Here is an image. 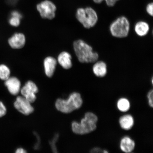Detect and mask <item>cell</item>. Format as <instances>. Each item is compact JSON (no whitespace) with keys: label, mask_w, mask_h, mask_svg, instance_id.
<instances>
[{"label":"cell","mask_w":153,"mask_h":153,"mask_svg":"<svg viewBox=\"0 0 153 153\" xmlns=\"http://www.w3.org/2000/svg\"><path fill=\"white\" fill-rule=\"evenodd\" d=\"M73 46L74 52L80 62L93 63L98 60V53L93 52L92 48L83 40L79 39L74 41Z\"/></svg>","instance_id":"1"},{"label":"cell","mask_w":153,"mask_h":153,"mask_svg":"<svg viewBox=\"0 0 153 153\" xmlns=\"http://www.w3.org/2000/svg\"><path fill=\"white\" fill-rule=\"evenodd\" d=\"M98 118L91 112L85 114L80 123L74 121L72 124V129L74 133L78 135H85L94 131L97 128Z\"/></svg>","instance_id":"2"},{"label":"cell","mask_w":153,"mask_h":153,"mask_svg":"<svg viewBox=\"0 0 153 153\" xmlns=\"http://www.w3.org/2000/svg\"><path fill=\"white\" fill-rule=\"evenodd\" d=\"M83 100L79 93L71 94L67 100L59 99L55 103L57 109L65 114H68L81 108L83 104Z\"/></svg>","instance_id":"3"},{"label":"cell","mask_w":153,"mask_h":153,"mask_svg":"<svg viewBox=\"0 0 153 153\" xmlns=\"http://www.w3.org/2000/svg\"><path fill=\"white\" fill-rule=\"evenodd\" d=\"M76 17L78 22L86 28L93 27L98 20L96 12L91 7L78 8L76 11Z\"/></svg>","instance_id":"4"},{"label":"cell","mask_w":153,"mask_h":153,"mask_svg":"<svg viewBox=\"0 0 153 153\" xmlns=\"http://www.w3.org/2000/svg\"><path fill=\"white\" fill-rule=\"evenodd\" d=\"M130 29L128 20L125 17H119L111 24L110 30L111 34L114 37L125 38L128 35Z\"/></svg>","instance_id":"5"},{"label":"cell","mask_w":153,"mask_h":153,"mask_svg":"<svg viewBox=\"0 0 153 153\" xmlns=\"http://www.w3.org/2000/svg\"><path fill=\"white\" fill-rule=\"evenodd\" d=\"M37 9L42 18L52 20L55 16L56 7L54 3L48 0H45L38 4Z\"/></svg>","instance_id":"6"},{"label":"cell","mask_w":153,"mask_h":153,"mask_svg":"<svg viewBox=\"0 0 153 153\" xmlns=\"http://www.w3.org/2000/svg\"><path fill=\"white\" fill-rule=\"evenodd\" d=\"M23 97L30 103L33 102L36 99V94L38 91L37 86L33 82L28 81L20 90Z\"/></svg>","instance_id":"7"},{"label":"cell","mask_w":153,"mask_h":153,"mask_svg":"<svg viewBox=\"0 0 153 153\" xmlns=\"http://www.w3.org/2000/svg\"><path fill=\"white\" fill-rule=\"evenodd\" d=\"M15 108L21 113L28 115L33 112L34 108L31 103L24 97H17L14 103Z\"/></svg>","instance_id":"8"},{"label":"cell","mask_w":153,"mask_h":153,"mask_svg":"<svg viewBox=\"0 0 153 153\" xmlns=\"http://www.w3.org/2000/svg\"><path fill=\"white\" fill-rule=\"evenodd\" d=\"M7 42L10 47L13 49L22 48L25 45V36L22 33H15L9 38Z\"/></svg>","instance_id":"9"},{"label":"cell","mask_w":153,"mask_h":153,"mask_svg":"<svg viewBox=\"0 0 153 153\" xmlns=\"http://www.w3.org/2000/svg\"><path fill=\"white\" fill-rule=\"evenodd\" d=\"M5 85L11 94L16 95L21 90V82L18 78L10 76L4 82Z\"/></svg>","instance_id":"10"},{"label":"cell","mask_w":153,"mask_h":153,"mask_svg":"<svg viewBox=\"0 0 153 153\" xmlns=\"http://www.w3.org/2000/svg\"><path fill=\"white\" fill-rule=\"evenodd\" d=\"M57 61L54 57L48 56L44 61V67L46 75L48 77H52L57 65Z\"/></svg>","instance_id":"11"},{"label":"cell","mask_w":153,"mask_h":153,"mask_svg":"<svg viewBox=\"0 0 153 153\" xmlns=\"http://www.w3.org/2000/svg\"><path fill=\"white\" fill-rule=\"evenodd\" d=\"M57 62L65 69H69L72 66L71 55L66 51H63L59 54Z\"/></svg>","instance_id":"12"},{"label":"cell","mask_w":153,"mask_h":153,"mask_svg":"<svg viewBox=\"0 0 153 153\" xmlns=\"http://www.w3.org/2000/svg\"><path fill=\"white\" fill-rule=\"evenodd\" d=\"M120 147L122 152L127 153H131L135 149V143L130 137H125L120 141Z\"/></svg>","instance_id":"13"},{"label":"cell","mask_w":153,"mask_h":153,"mask_svg":"<svg viewBox=\"0 0 153 153\" xmlns=\"http://www.w3.org/2000/svg\"><path fill=\"white\" fill-rule=\"evenodd\" d=\"M93 71L96 76L99 77H104L106 76L107 73L106 63L102 61L96 62L93 66Z\"/></svg>","instance_id":"14"},{"label":"cell","mask_w":153,"mask_h":153,"mask_svg":"<svg viewBox=\"0 0 153 153\" xmlns=\"http://www.w3.org/2000/svg\"><path fill=\"white\" fill-rule=\"evenodd\" d=\"M119 123L122 129L128 131L133 127L134 124V118L131 115H125L120 118Z\"/></svg>","instance_id":"15"},{"label":"cell","mask_w":153,"mask_h":153,"mask_svg":"<svg viewBox=\"0 0 153 153\" xmlns=\"http://www.w3.org/2000/svg\"><path fill=\"white\" fill-rule=\"evenodd\" d=\"M135 31L137 35L143 37L148 33L149 30V26L147 23L144 22H137L135 26Z\"/></svg>","instance_id":"16"},{"label":"cell","mask_w":153,"mask_h":153,"mask_svg":"<svg viewBox=\"0 0 153 153\" xmlns=\"http://www.w3.org/2000/svg\"><path fill=\"white\" fill-rule=\"evenodd\" d=\"M10 15L8 20L9 25L14 27L20 25L21 19L22 17V14L18 11H13L11 12Z\"/></svg>","instance_id":"17"},{"label":"cell","mask_w":153,"mask_h":153,"mask_svg":"<svg viewBox=\"0 0 153 153\" xmlns=\"http://www.w3.org/2000/svg\"><path fill=\"white\" fill-rule=\"evenodd\" d=\"M10 69L7 65L0 64V79L5 81L10 76Z\"/></svg>","instance_id":"18"},{"label":"cell","mask_w":153,"mask_h":153,"mask_svg":"<svg viewBox=\"0 0 153 153\" xmlns=\"http://www.w3.org/2000/svg\"><path fill=\"white\" fill-rule=\"evenodd\" d=\"M117 106L118 110L120 111L126 112L129 110L131 105L127 99L122 98L118 101Z\"/></svg>","instance_id":"19"},{"label":"cell","mask_w":153,"mask_h":153,"mask_svg":"<svg viewBox=\"0 0 153 153\" xmlns=\"http://www.w3.org/2000/svg\"><path fill=\"white\" fill-rule=\"evenodd\" d=\"M103 1H106L107 5L111 7L114 6L117 2L119 0H93L95 3L97 4L101 3Z\"/></svg>","instance_id":"20"},{"label":"cell","mask_w":153,"mask_h":153,"mask_svg":"<svg viewBox=\"0 0 153 153\" xmlns=\"http://www.w3.org/2000/svg\"><path fill=\"white\" fill-rule=\"evenodd\" d=\"M7 108L3 103L0 101V118L5 115L7 113Z\"/></svg>","instance_id":"21"},{"label":"cell","mask_w":153,"mask_h":153,"mask_svg":"<svg viewBox=\"0 0 153 153\" xmlns=\"http://www.w3.org/2000/svg\"><path fill=\"white\" fill-rule=\"evenodd\" d=\"M148 98L149 100V104L150 106L153 108V90H151L148 93Z\"/></svg>","instance_id":"22"},{"label":"cell","mask_w":153,"mask_h":153,"mask_svg":"<svg viewBox=\"0 0 153 153\" xmlns=\"http://www.w3.org/2000/svg\"><path fill=\"white\" fill-rule=\"evenodd\" d=\"M146 11L148 14L150 16L153 15V3H149L147 5L146 8Z\"/></svg>","instance_id":"23"},{"label":"cell","mask_w":153,"mask_h":153,"mask_svg":"<svg viewBox=\"0 0 153 153\" xmlns=\"http://www.w3.org/2000/svg\"><path fill=\"white\" fill-rule=\"evenodd\" d=\"M7 2L9 4L11 5H15L16 4L19 0H7Z\"/></svg>","instance_id":"24"},{"label":"cell","mask_w":153,"mask_h":153,"mask_svg":"<svg viewBox=\"0 0 153 153\" xmlns=\"http://www.w3.org/2000/svg\"><path fill=\"white\" fill-rule=\"evenodd\" d=\"M26 152V151L22 148H19L17 149L16 151V153H24Z\"/></svg>","instance_id":"25"}]
</instances>
